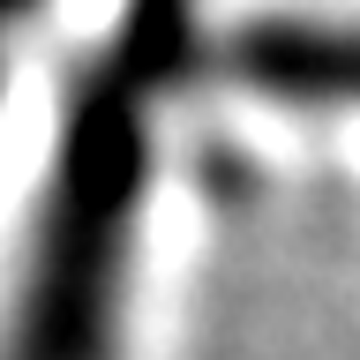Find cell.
<instances>
[{
    "label": "cell",
    "mask_w": 360,
    "mask_h": 360,
    "mask_svg": "<svg viewBox=\"0 0 360 360\" xmlns=\"http://www.w3.org/2000/svg\"><path fill=\"white\" fill-rule=\"evenodd\" d=\"M210 68V0H120L60 90L8 278L0 360H120L165 105Z\"/></svg>",
    "instance_id": "obj_1"
},
{
    "label": "cell",
    "mask_w": 360,
    "mask_h": 360,
    "mask_svg": "<svg viewBox=\"0 0 360 360\" xmlns=\"http://www.w3.org/2000/svg\"><path fill=\"white\" fill-rule=\"evenodd\" d=\"M45 8L53 0H0V90H8V75H15V60H22V45H30Z\"/></svg>",
    "instance_id": "obj_2"
}]
</instances>
